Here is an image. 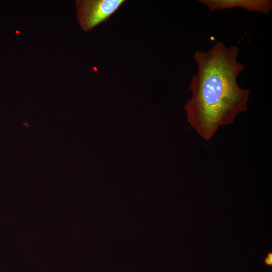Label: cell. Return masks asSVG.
<instances>
[{
    "label": "cell",
    "instance_id": "obj_1",
    "mask_svg": "<svg viewBox=\"0 0 272 272\" xmlns=\"http://www.w3.org/2000/svg\"><path fill=\"white\" fill-rule=\"evenodd\" d=\"M238 53L237 46L217 42L208 50L193 54L197 71L191 79L192 96L184 108L189 124L205 140L247 110L250 91L237 82L245 68L237 60Z\"/></svg>",
    "mask_w": 272,
    "mask_h": 272
},
{
    "label": "cell",
    "instance_id": "obj_2",
    "mask_svg": "<svg viewBox=\"0 0 272 272\" xmlns=\"http://www.w3.org/2000/svg\"><path fill=\"white\" fill-rule=\"evenodd\" d=\"M124 0H77V18L80 26L90 31L104 23L120 7Z\"/></svg>",
    "mask_w": 272,
    "mask_h": 272
},
{
    "label": "cell",
    "instance_id": "obj_3",
    "mask_svg": "<svg viewBox=\"0 0 272 272\" xmlns=\"http://www.w3.org/2000/svg\"><path fill=\"white\" fill-rule=\"evenodd\" d=\"M210 10L242 8L249 12L268 14L272 9L271 0H198Z\"/></svg>",
    "mask_w": 272,
    "mask_h": 272
},
{
    "label": "cell",
    "instance_id": "obj_4",
    "mask_svg": "<svg viewBox=\"0 0 272 272\" xmlns=\"http://www.w3.org/2000/svg\"><path fill=\"white\" fill-rule=\"evenodd\" d=\"M265 263L268 265H271L272 264V254L269 253L264 260Z\"/></svg>",
    "mask_w": 272,
    "mask_h": 272
}]
</instances>
